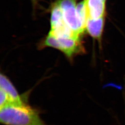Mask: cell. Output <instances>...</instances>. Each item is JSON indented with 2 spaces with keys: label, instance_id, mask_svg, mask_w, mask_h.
I'll list each match as a JSON object with an SVG mask.
<instances>
[{
  "label": "cell",
  "instance_id": "8",
  "mask_svg": "<svg viewBox=\"0 0 125 125\" xmlns=\"http://www.w3.org/2000/svg\"><path fill=\"white\" fill-rule=\"evenodd\" d=\"M10 99L7 93L3 90L0 89V107H2L11 103Z\"/></svg>",
  "mask_w": 125,
  "mask_h": 125
},
{
  "label": "cell",
  "instance_id": "3",
  "mask_svg": "<svg viewBox=\"0 0 125 125\" xmlns=\"http://www.w3.org/2000/svg\"><path fill=\"white\" fill-rule=\"evenodd\" d=\"M77 0H58L56 1L61 9L63 18L73 31L82 37L85 31V27L81 21L76 9Z\"/></svg>",
  "mask_w": 125,
  "mask_h": 125
},
{
  "label": "cell",
  "instance_id": "5",
  "mask_svg": "<svg viewBox=\"0 0 125 125\" xmlns=\"http://www.w3.org/2000/svg\"><path fill=\"white\" fill-rule=\"evenodd\" d=\"M105 23V17L88 19L85 25V31L93 39L98 42L100 47H102L103 33Z\"/></svg>",
  "mask_w": 125,
  "mask_h": 125
},
{
  "label": "cell",
  "instance_id": "2",
  "mask_svg": "<svg viewBox=\"0 0 125 125\" xmlns=\"http://www.w3.org/2000/svg\"><path fill=\"white\" fill-rule=\"evenodd\" d=\"M51 47L58 50L70 61L76 56L85 53V49L82 39L57 38L48 34L39 45L40 49Z\"/></svg>",
  "mask_w": 125,
  "mask_h": 125
},
{
  "label": "cell",
  "instance_id": "7",
  "mask_svg": "<svg viewBox=\"0 0 125 125\" xmlns=\"http://www.w3.org/2000/svg\"><path fill=\"white\" fill-rule=\"evenodd\" d=\"M89 18L105 17L106 14V1L103 0H85Z\"/></svg>",
  "mask_w": 125,
  "mask_h": 125
},
{
  "label": "cell",
  "instance_id": "9",
  "mask_svg": "<svg viewBox=\"0 0 125 125\" xmlns=\"http://www.w3.org/2000/svg\"><path fill=\"white\" fill-rule=\"evenodd\" d=\"M31 3L33 5V7L34 8H36L37 5L38 4V0H31Z\"/></svg>",
  "mask_w": 125,
  "mask_h": 125
},
{
  "label": "cell",
  "instance_id": "6",
  "mask_svg": "<svg viewBox=\"0 0 125 125\" xmlns=\"http://www.w3.org/2000/svg\"><path fill=\"white\" fill-rule=\"evenodd\" d=\"M0 89L8 95L11 103L16 104L25 103L11 81L7 76L1 73L0 75Z\"/></svg>",
  "mask_w": 125,
  "mask_h": 125
},
{
  "label": "cell",
  "instance_id": "10",
  "mask_svg": "<svg viewBox=\"0 0 125 125\" xmlns=\"http://www.w3.org/2000/svg\"><path fill=\"white\" fill-rule=\"evenodd\" d=\"M104 0L105 1H107V0Z\"/></svg>",
  "mask_w": 125,
  "mask_h": 125
},
{
  "label": "cell",
  "instance_id": "1",
  "mask_svg": "<svg viewBox=\"0 0 125 125\" xmlns=\"http://www.w3.org/2000/svg\"><path fill=\"white\" fill-rule=\"evenodd\" d=\"M0 121L4 125H48L37 110L26 103H11L0 108Z\"/></svg>",
  "mask_w": 125,
  "mask_h": 125
},
{
  "label": "cell",
  "instance_id": "4",
  "mask_svg": "<svg viewBox=\"0 0 125 125\" xmlns=\"http://www.w3.org/2000/svg\"><path fill=\"white\" fill-rule=\"evenodd\" d=\"M51 29L48 34L57 38L82 39L67 26L61 9L56 1L52 5L51 14Z\"/></svg>",
  "mask_w": 125,
  "mask_h": 125
}]
</instances>
